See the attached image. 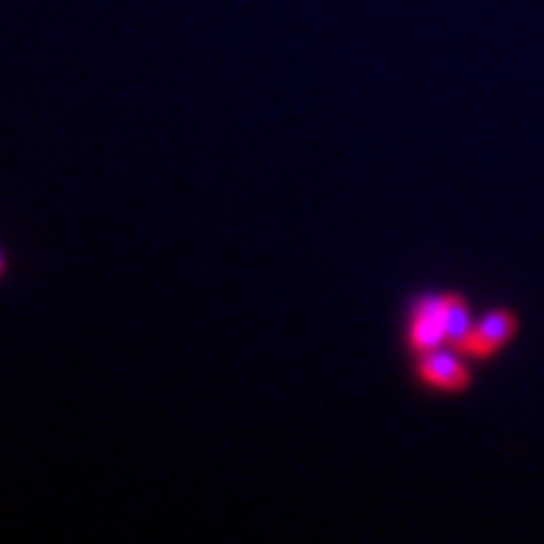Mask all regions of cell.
Wrapping results in <instances>:
<instances>
[{
  "instance_id": "cell-1",
  "label": "cell",
  "mask_w": 544,
  "mask_h": 544,
  "mask_svg": "<svg viewBox=\"0 0 544 544\" xmlns=\"http://www.w3.org/2000/svg\"><path fill=\"white\" fill-rule=\"evenodd\" d=\"M471 308L466 295L461 293H426L411 308L408 318L406 343L408 351L414 356L441 351V348H454L469 328Z\"/></svg>"
},
{
  "instance_id": "cell-2",
  "label": "cell",
  "mask_w": 544,
  "mask_h": 544,
  "mask_svg": "<svg viewBox=\"0 0 544 544\" xmlns=\"http://www.w3.org/2000/svg\"><path fill=\"white\" fill-rule=\"evenodd\" d=\"M519 328H522V320L512 308H492L484 313L482 320L471 325L469 333L454 346V351L469 361L487 363L517 338Z\"/></svg>"
},
{
  "instance_id": "cell-4",
  "label": "cell",
  "mask_w": 544,
  "mask_h": 544,
  "mask_svg": "<svg viewBox=\"0 0 544 544\" xmlns=\"http://www.w3.org/2000/svg\"><path fill=\"white\" fill-rule=\"evenodd\" d=\"M6 275V252L0 250V278Z\"/></svg>"
},
{
  "instance_id": "cell-3",
  "label": "cell",
  "mask_w": 544,
  "mask_h": 544,
  "mask_svg": "<svg viewBox=\"0 0 544 544\" xmlns=\"http://www.w3.org/2000/svg\"><path fill=\"white\" fill-rule=\"evenodd\" d=\"M469 363V358L456 353L454 348H446V351L441 348V351L426 353V356H416V381L421 386L431 388V391L456 396V393L469 391L471 383H474V373H471Z\"/></svg>"
}]
</instances>
